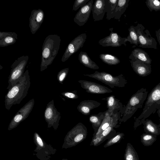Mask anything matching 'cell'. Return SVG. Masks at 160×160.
I'll return each mask as SVG.
<instances>
[{"mask_svg": "<svg viewBox=\"0 0 160 160\" xmlns=\"http://www.w3.org/2000/svg\"><path fill=\"white\" fill-rule=\"evenodd\" d=\"M92 12L94 21L102 20L106 13L105 0H95L93 4Z\"/></svg>", "mask_w": 160, "mask_h": 160, "instance_id": "obj_19", "label": "cell"}, {"mask_svg": "<svg viewBox=\"0 0 160 160\" xmlns=\"http://www.w3.org/2000/svg\"><path fill=\"white\" fill-rule=\"evenodd\" d=\"M28 58V55H23L18 58L11 65L7 88L8 90L16 84L24 74Z\"/></svg>", "mask_w": 160, "mask_h": 160, "instance_id": "obj_7", "label": "cell"}, {"mask_svg": "<svg viewBox=\"0 0 160 160\" xmlns=\"http://www.w3.org/2000/svg\"><path fill=\"white\" fill-rule=\"evenodd\" d=\"M105 112H100L98 114L92 115L89 118L90 122L92 124V127L94 130V136L101 125L104 117Z\"/></svg>", "mask_w": 160, "mask_h": 160, "instance_id": "obj_27", "label": "cell"}, {"mask_svg": "<svg viewBox=\"0 0 160 160\" xmlns=\"http://www.w3.org/2000/svg\"><path fill=\"white\" fill-rule=\"evenodd\" d=\"M160 108V82L154 87L148 95L142 113L137 118L134 117V128L141 125L143 121L154 113Z\"/></svg>", "mask_w": 160, "mask_h": 160, "instance_id": "obj_3", "label": "cell"}, {"mask_svg": "<svg viewBox=\"0 0 160 160\" xmlns=\"http://www.w3.org/2000/svg\"><path fill=\"white\" fill-rule=\"evenodd\" d=\"M45 119L48 124V128L52 127L56 130L59 125L61 113L57 110L52 100L47 105L44 113Z\"/></svg>", "mask_w": 160, "mask_h": 160, "instance_id": "obj_10", "label": "cell"}, {"mask_svg": "<svg viewBox=\"0 0 160 160\" xmlns=\"http://www.w3.org/2000/svg\"><path fill=\"white\" fill-rule=\"evenodd\" d=\"M148 93L146 88H142L131 97L126 106L122 109L123 115L121 122H125L132 116L138 108H142Z\"/></svg>", "mask_w": 160, "mask_h": 160, "instance_id": "obj_4", "label": "cell"}, {"mask_svg": "<svg viewBox=\"0 0 160 160\" xmlns=\"http://www.w3.org/2000/svg\"><path fill=\"white\" fill-rule=\"evenodd\" d=\"M18 39V35L14 32H0V46L6 47L14 44Z\"/></svg>", "mask_w": 160, "mask_h": 160, "instance_id": "obj_21", "label": "cell"}, {"mask_svg": "<svg viewBox=\"0 0 160 160\" xmlns=\"http://www.w3.org/2000/svg\"><path fill=\"white\" fill-rule=\"evenodd\" d=\"M112 116L109 113L107 110L105 112L104 119L101 126L98 128L95 135L93 136L92 139L98 137L109 126L111 122Z\"/></svg>", "mask_w": 160, "mask_h": 160, "instance_id": "obj_29", "label": "cell"}, {"mask_svg": "<svg viewBox=\"0 0 160 160\" xmlns=\"http://www.w3.org/2000/svg\"><path fill=\"white\" fill-rule=\"evenodd\" d=\"M33 139L36 147L34 151L36 153L33 154L36 155L40 160H49L51 156L55 153L56 150L51 145L47 144L36 132L34 134Z\"/></svg>", "mask_w": 160, "mask_h": 160, "instance_id": "obj_8", "label": "cell"}, {"mask_svg": "<svg viewBox=\"0 0 160 160\" xmlns=\"http://www.w3.org/2000/svg\"><path fill=\"white\" fill-rule=\"evenodd\" d=\"M30 84V76L27 70L18 82L8 90L5 96V105L7 110L21 102L28 94Z\"/></svg>", "mask_w": 160, "mask_h": 160, "instance_id": "obj_1", "label": "cell"}, {"mask_svg": "<svg viewBox=\"0 0 160 160\" xmlns=\"http://www.w3.org/2000/svg\"><path fill=\"white\" fill-rule=\"evenodd\" d=\"M61 94L64 97L69 99H76L78 98L76 91L64 92H62Z\"/></svg>", "mask_w": 160, "mask_h": 160, "instance_id": "obj_38", "label": "cell"}, {"mask_svg": "<svg viewBox=\"0 0 160 160\" xmlns=\"http://www.w3.org/2000/svg\"><path fill=\"white\" fill-rule=\"evenodd\" d=\"M134 28L138 35L139 47L157 49V43L155 39L151 37L149 31L145 30L142 24L138 23Z\"/></svg>", "mask_w": 160, "mask_h": 160, "instance_id": "obj_9", "label": "cell"}, {"mask_svg": "<svg viewBox=\"0 0 160 160\" xmlns=\"http://www.w3.org/2000/svg\"><path fill=\"white\" fill-rule=\"evenodd\" d=\"M124 158L125 160H139L137 152L129 143L127 144Z\"/></svg>", "mask_w": 160, "mask_h": 160, "instance_id": "obj_31", "label": "cell"}, {"mask_svg": "<svg viewBox=\"0 0 160 160\" xmlns=\"http://www.w3.org/2000/svg\"><path fill=\"white\" fill-rule=\"evenodd\" d=\"M93 3V0H90L88 3L81 7L76 14L74 21L79 26H83L89 18Z\"/></svg>", "mask_w": 160, "mask_h": 160, "instance_id": "obj_16", "label": "cell"}, {"mask_svg": "<svg viewBox=\"0 0 160 160\" xmlns=\"http://www.w3.org/2000/svg\"><path fill=\"white\" fill-rule=\"evenodd\" d=\"M145 2L150 11H160V0H147Z\"/></svg>", "mask_w": 160, "mask_h": 160, "instance_id": "obj_35", "label": "cell"}, {"mask_svg": "<svg viewBox=\"0 0 160 160\" xmlns=\"http://www.w3.org/2000/svg\"><path fill=\"white\" fill-rule=\"evenodd\" d=\"M78 59L81 63L88 68L94 70L98 69L99 68L86 52H80L78 55Z\"/></svg>", "mask_w": 160, "mask_h": 160, "instance_id": "obj_25", "label": "cell"}, {"mask_svg": "<svg viewBox=\"0 0 160 160\" xmlns=\"http://www.w3.org/2000/svg\"><path fill=\"white\" fill-rule=\"evenodd\" d=\"M130 62L133 71L139 76L144 77L151 74L152 72L151 64L138 60H130Z\"/></svg>", "mask_w": 160, "mask_h": 160, "instance_id": "obj_18", "label": "cell"}, {"mask_svg": "<svg viewBox=\"0 0 160 160\" xmlns=\"http://www.w3.org/2000/svg\"><path fill=\"white\" fill-rule=\"evenodd\" d=\"M61 39L57 34L48 35L45 38L42 48L40 71L50 65L57 55L60 47Z\"/></svg>", "mask_w": 160, "mask_h": 160, "instance_id": "obj_2", "label": "cell"}, {"mask_svg": "<svg viewBox=\"0 0 160 160\" xmlns=\"http://www.w3.org/2000/svg\"><path fill=\"white\" fill-rule=\"evenodd\" d=\"M142 124L144 125V130L146 133L155 136L160 134V124H157L147 118L142 121Z\"/></svg>", "mask_w": 160, "mask_h": 160, "instance_id": "obj_24", "label": "cell"}, {"mask_svg": "<svg viewBox=\"0 0 160 160\" xmlns=\"http://www.w3.org/2000/svg\"><path fill=\"white\" fill-rule=\"evenodd\" d=\"M113 29L112 28L109 29L111 32L109 35L100 39L98 44L104 47H118L122 45L126 46V38L121 37L117 33L113 32Z\"/></svg>", "mask_w": 160, "mask_h": 160, "instance_id": "obj_14", "label": "cell"}, {"mask_svg": "<svg viewBox=\"0 0 160 160\" xmlns=\"http://www.w3.org/2000/svg\"><path fill=\"white\" fill-rule=\"evenodd\" d=\"M44 18L43 11L41 9L33 10L29 18V27L31 32L34 34L40 28Z\"/></svg>", "mask_w": 160, "mask_h": 160, "instance_id": "obj_17", "label": "cell"}, {"mask_svg": "<svg viewBox=\"0 0 160 160\" xmlns=\"http://www.w3.org/2000/svg\"><path fill=\"white\" fill-rule=\"evenodd\" d=\"M156 136L149 133H143L141 136L142 143L146 146L151 145L156 140Z\"/></svg>", "mask_w": 160, "mask_h": 160, "instance_id": "obj_33", "label": "cell"}, {"mask_svg": "<svg viewBox=\"0 0 160 160\" xmlns=\"http://www.w3.org/2000/svg\"><path fill=\"white\" fill-rule=\"evenodd\" d=\"M90 0H76L73 6L72 10L74 11L78 10L86 5Z\"/></svg>", "mask_w": 160, "mask_h": 160, "instance_id": "obj_37", "label": "cell"}, {"mask_svg": "<svg viewBox=\"0 0 160 160\" xmlns=\"http://www.w3.org/2000/svg\"><path fill=\"white\" fill-rule=\"evenodd\" d=\"M101 103L94 100H86L81 101L77 107L78 111L85 115L90 114L91 111L99 107Z\"/></svg>", "mask_w": 160, "mask_h": 160, "instance_id": "obj_20", "label": "cell"}, {"mask_svg": "<svg viewBox=\"0 0 160 160\" xmlns=\"http://www.w3.org/2000/svg\"><path fill=\"white\" fill-rule=\"evenodd\" d=\"M107 101L108 112L111 116L114 114L115 110L122 109V105L119 100L116 98L115 96L112 95L102 99Z\"/></svg>", "mask_w": 160, "mask_h": 160, "instance_id": "obj_23", "label": "cell"}, {"mask_svg": "<svg viewBox=\"0 0 160 160\" xmlns=\"http://www.w3.org/2000/svg\"><path fill=\"white\" fill-rule=\"evenodd\" d=\"M119 120L118 117L112 116L111 118V121L109 126L103 131L98 137L92 139L90 145L97 146L100 145L107 139L112 138L117 134L114 128H117V124Z\"/></svg>", "mask_w": 160, "mask_h": 160, "instance_id": "obj_12", "label": "cell"}, {"mask_svg": "<svg viewBox=\"0 0 160 160\" xmlns=\"http://www.w3.org/2000/svg\"><path fill=\"white\" fill-rule=\"evenodd\" d=\"M34 102V99H32L18 110L10 122L8 130H10L16 128L28 117L33 109Z\"/></svg>", "mask_w": 160, "mask_h": 160, "instance_id": "obj_11", "label": "cell"}, {"mask_svg": "<svg viewBox=\"0 0 160 160\" xmlns=\"http://www.w3.org/2000/svg\"><path fill=\"white\" fill-rule=\"evenodd\" d=\"M128 35L126 37V42H129L131 44H134L135 46L138 45V38L134 28V26H131L128 29Z\"/></svg>", "mask_w": 160, "mask_h": 160, "instance_id": "obj_32", "label": "cell"}, {"mask_svg": "<svg viewBox=\"0 0 160 160\" xmlns=\"http://www.w3.org/2000/svg\"><path fill=\"white\" fill-rule=\"evenodd\" d=\"M69 71V68H64L60 71L57 75V79L59 83L62 84Z\"/></svg>", "mask_w": 160, "mask_h": 160, "instance_id": "obj_36", "label": "cell"}, {"mask_svg": "<svg viewBox=\"0 0 160 160\" xmlns=\"http://www.w3.org/2000/svg\"><path fill=\"white\" fill-rule=\"evenodd\" d=\"M87 134L86 127L82 123H78L66 135L62 148L66 149L76 146L86 138Z\"/></svg>", "mask_w": 160, "mask_h": 160, "instance_id": "obj_5", "label": "cell"}, {"mask_svg": "<svg viewBox=\"0 0 160 160\" xmlns=\"http://www.w3.org/2000/svg\"><path fill=\"white\" fill-rule=\"evenodd\" d=\"M129 1V0H118L113 15L114 19L120 21L121 16L125 12L128 6Z\"/></svg>", "mask_w": 160, "mask_h": 160, "instance_id": "obj_26", "label": "cell"}, {"mask_svg": "<svg viewBox=\"0 0 160 160\" xmlns=\"http://www.w3.org/2000/svg\"><path fill=\"white\" fill-rule=\"evenodd\" d=\"M157 112L159 117V122H160V108L157 110Z\"/></svg>", "mask_w": 160, "mask_h": 160, "instance_id": "obj_40", "label": "cell"}, {"mask_svg": "<svg viewBox=\"0 0 160 160\" xmlns=\"http://www.w3.org/2000/svg\"><path fill=\"white\" fill-rule=\"evenodd\" d=\"M78 82L81 87L88 93L103 94L112 92V90L107 87L95 82L85 80H80Z\"/></svg>", "mask_w": 160, "mask_h": 160, "instance_id": "obj_15", "label": "cell"}, {"mask_svg": "<svg viewBox=\"0 0 160 160\" xmlns=\"http://www.w3.org/2000/svg\"><path fill=\"white\" fill-rule=\"evenodd\" d=\"M83 75L97 80L112 88L115 87H123L127 83V80L122 74L114 76L104 72L95 71L93 73Z\"/></svg>", "mask_w": 160, "mask_h": 160, "instance_id": "obj_6", "label": "cell"}, {"mask_svg": "<svg viewBox=\"0 0 160 160\" xmlns=\"http://www.w3.org/2000/svg\"><path fill=\"white\" fill-rule=\"evenodd\" d=\"M124 136V134L122 132L117 133L113 137L108 140L103 147L105 148L111 146L114 144L119 143Z\"/></svg>", "mask_w": 160, "mask_h": 160, "instance_id": "obj_34", "label": "cell"}, {"mask_svg": "<svg viewBox=\"0 0 160 160\" xmlns=\"http://www.w3.org/2000/svg\"><path fill=\"white\" fill-rule=\"evenodd\" d=\"M87 38L86 33H83L78 36L68 44L62 57V62L67 61L74 53L76 52L83 46Z\"/></svg>", "mask_w": 160, "mask_h": 160, "instance_id": "obj_13", "label": "cell"}, {"mask_svg": "<svg viewBox=\"0 0 160 160\" xmlns=\"http://www.w3.org/2000/svg\"><path fill=\"white\" fill-rule=\"evenodd\" d=\"M118 1V0H105L106 13V19L108 20L113 18V13Z\"/></svg>", "mask_w": 160, "mask_h": 160, "instance_id": "obj_28", "label": "cell"}, {"mask_svg": "<svg viewBox=\"0 0 160 160\" xmlns=\"http://www.w3.org/2000/svg\"><path fill=\"white\" fill-rule=\"evenodd\" d=\"M62 160H68V159H65V158H64V159H62Z\"/></svg>", "mask_w": 160, "mask_h": 160, "instance_id": "obj_41", "label": "cell"}, {"mask_svg": "<svg viewBox=\"0 0 160 160\" xmlns=\"http://www.w3.org/2000/svg\"><path fill=\"white\" fill-rule=\"evenodd\" d=\"M155 34L160 46V28L158 29L155 31Z\"/></svg>", "mask_w": 160, "mask_h": 160, "instance_id": "obj_39", "label": "cell"}, {"mask_svg": "<svg viewBox=\"0 0 160 160\" xmlns=\"http://www.w3.org/2000/svg\"><path fill=\"white\" fill-rule=\"evenodd\" d=\"M129 58L131 60H138L150 64H151L152 61L148 54L143 50L139 48L134 49Z\"/></svg>", "mask_w": 160, "mask_h": 160, "instance_id": "obj_22", "label": "cell"}, {"mask_svg": "<svg viewBox=\"0 0 160 160\" xmlns=\"http://www.w3.org/2000/svg\"><path fill=\"white\" fill-rule=\"evenodd\" d=\"M99 57L103 62L110 65H116L120 62L117 57L111 54H101Z\"/></svg>", "mask_w": 160, "mask_h": 160, "instance_id": "obj_30", "label": "cell"}]
</instances>
